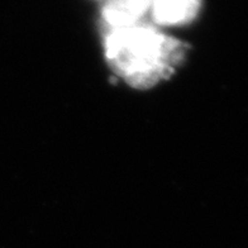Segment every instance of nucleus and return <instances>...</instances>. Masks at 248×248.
<instances>
[{
    "label": "nucleus",
    "instance_id": "f257e3e1",
    "mask_svg": "<svg viewBox=\"0 0 248 248\" xmlns=\"http://www.w3.org/2000/svg\"><path fill=\"white\" fill-rule=\"evenodd\" d=\"M105 57L119 78L136 89H150L166 80L184 61L185 43L148 24L108 31Z\"/></svg>",
    "mask_w": 248,
    "mask_h": 248
},
{
    "label": "nucleus",
    "instance_id": "f03ea898",
    "mask_svg": "<svg viewBox=\"0 0 248 248\" xmlns=\"http://www.w3.org/2000/svg\"><path fill=\"white\" fill-rule=\"evenodd\" d=\"M152 0H105L101 16L108 31L121 30L142 23L151 12Z\"/></svg>",
    "mask_w": 248,
    "mask_h": 248
},
{
    "label": "nucleus",
    "instance_id": "7ed1b4c3",
    "mask_svg": "<svg viewBox=\"0 0 248 248\" xmlns=\"http://www.w3.org/2000/svg\"><path fill=\"white\" fill-rule=\"evenodd\" d=\"M202 0H152V19L160 26H181L198 16Z\"/></svg>",
    "mask_w": 248,
    "mask_h": 248
}]
</instances>
